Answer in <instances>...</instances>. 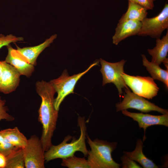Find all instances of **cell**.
Segmentation results:
<instances>
[{
	"instance_id": "cell-9",
	"label": "cell",
	"mask_w": 168,
	"mask_h": 168,
	"mask_svg": "<svg viewBox=\"0 0 168 168\" xmlns=\"http://www.w3.org/2000/svg\"><path fill=\"white\" fill-rule=\"evenodd\" d=\"M25 168H44L45 151L40 139L35 135L28 139L24 148Z\"/></svg>"
},
{
	"instance_id": "cell-25",
	"label": "cell",
	"mask_w": 168,
	"mask_h": 168,
	"mask_svg": "<svg viewBox=\"0 0 168 168\" xmlns=\"http://www.w3.org/2000/svg\"><path fill=\"white\" fill-rule=\"evenodd\" d=\"M121 160L122 161V167L123 168H141L142 167L136 163L135 161L130 159L124 155L121 157Z\"/></svg>"
},
{
	"instance_id": "cell-10",
	"label": "cell",
	"mask_w": 168,
	"mask_h": 168,
	"mask_svg": "<svg viewBox=\"0 0 168 168\" xmlns=\"http://www.w3.org/2000/svg\"><path fill=\"white\" fill-rule=\"evenodd\" d=\"M122 112L124 115L132 118L133 120L138 122L139 128H143L144 132L143 141L146 138L145 132L148 127L154 125L168 127V114L154 115L142 113L131 112L126 110H122Z\"/></svg>"
},
{
	"instance_id": "cell-7",
	"label": "cell",
	"mask_w": 168,
	"mask_h": 168,
	"mask_svg": "<svg viewBox=\"0 0 168 168\" xmlns=\"http://www.w3.org/2000/svg\"><path fill=\"white\" fill-rule=\"evenodd\" d=\"M124 89L125 93L123 100L116 104L117 112L132 108L144 113L154 111L162 114H168L167 110L161 108L144 97L131 92L128 88Z\"/></svg>"
},
{
	"instance_id": "cell-2",
	"label": "cell",
	"mask_w": 168,
	"mask_h": 168,
	"mask_svg": "<svg viewBox=\"0 0 168 168\" xmlns=\"http://www.w3.org/2000/svg\"><path fill=\"white\" fill-rule=\"evenodd\" d=\"M77 121L80 130V135L78 139H76L73 137L72 141L68 143V142L72 137L68 135L60 144L57 145H53L45 152L44 157L46 162L57 158H66L74 155L77 151L82 152L85 156L87 155L89 151L85 143L86 127L85 117L79 116Z\"/></svg>"
},
{
	"instance_id": "cell-6",
	"label": "cell",
	"mask_w": 168,
	"mask_h": 168,
	"mask_svg": "<svg viewBox=\"0 0 168 168\" xmlns=\"http://www.w3.org/2000/svg\"><path fill=\"white\" fill-rule=\"evenodd\" d=\"M121 75L126 85L135 94L148 99L157 95L159 88L152 77L131 76L124 72Z\"/></svg>"
},
{
	"instance_id": "cell-22",
	"label": "cell",
	"mask_w": 168,
	"mask_h": 168,
	"mask_svg": "<svg viewBox=\"0 0 168 168\" xmlns=\"http://www.w3.org/2000/svg\"><path fill=\"white\" fill-rule=\"evenodd\" d=\"M16 148L4 138L0 131V153L7 156Z\"/></svg>"
},
{
	"instance_id": "cell-17",
	"label": "cell",
	"mask_w": 168,
	"mask_h": 168,
	"mask_svg": "<svg viewBox=\"0 0 168 168\" xmlns=\"http://www.w3.org/2000/svg\"><path fill=\"white\" fill-rule=\"evenodd\" d=\"M128 1L127 10L119 20V23L129 20L141 22L147 17L148 12L146 8L138 4Z\"/></svg>"
},
{
	"instance_id": "cell-16",
	"label": "cell",
	"mask_w": 168,
	"mask_h": 168,
	"mask_svg": "<svg viewBox=\"0 0 168 168\" xmlns=\"http://www.w3.org/2000/svg\"><path fill=\"white\" fill-rule=\"evenodd\" d=\"M143 142L140 139L137 140L135 149L131 152H124V155L130 159L138 162L144 168H157L152 161L147 158L142 151Z\"/></svg>"
},
{
	"instance_id": "cell-11",
	"label": "cell",
	"mask_w": 168,
	"mask_h": 168,
	"mask_svg": "<svg viewBox=\"0 0 168 168\" xmlns=\"http://www.w3.org/2000/svg\"><path fill=\"white\" fill-rule=\"evenodd\" d=\"M8 54L5 61L14 67L21 75L30 77L35 70L34 66L17 49L10 45L7 46Z\"/></svg>"
},
{
	"instance_id": "cell-15",
	"label": "cell",
	"mask_w": 168,
	"mask_h": 168,
	"mask_svg": "<svg viewBox=\"0 0 168 168\" xmlns=\"http://www.w3.org/2000/svg\"><path fill=\"white\" fill-rule=\"evenodd\" d=\"M156 46L152 49H148L149 54L152 58L151 62L158 65L167 58L168 52V30L161 39H156Z\"/></svg>"
},
{
	"instance_id": "cell-19",
	"label": "cell",
	"mask_w": 168,
	"mask_h": 168,
	"mask_svg": "<svg viewBox=\"0 0 168 168\" xmlns=\"http://www.w3.org/2000/svg\"><path fill=\"white\" fill-rule=\"evenodd\" d=\"M2 134L7 141L14 146L24 148L27 140L17 127L0 131Z\"/></svg>"
},
{
	"instance_id": "cell-1",
	"label": "cell",
	"mask_w": 168,
	"mask_h": 168,
	"mask_svg": "<svg viewBox=\"0 0 168 168\" xmlns=\"http://www.w3.org/2000/svg\"><path fill=\"white\" fill-rule=\"evenodd\" d=\"M35 89L41 100L38 110V121L42 125L40 139L45 152L53 145L52 139L58 117V111L54 106V96L56 92L49 82L44 80L36 82Z\"/></svg>"
},
{
	"instance_id": "cell-27",
	"label": "cell",
	"mask_w": 168,
	"mask_h": 168,
	"mask_svg": "<svg viewBox=\"0 0 168 168\" xmlns=\"http://www.w3.org/2000/svg\"><path fill=\"white\" fill-rule=\"evenodd\" d=\"M6 156L0 153V168H6Z\"/></svg>"
},
{
	"instance_id": "cell-3",
	"label": "cell",
	"mask_w": 168,
	"mask_h": 168,
	"mask_svg": "<svg viewBox=\"0 0 168 168\" xmlns=\"http://www.w3.org/2000/svg\"><path fill=\"white\" fill-rule=\"evenodd\" d=\"M91 148L87 160L90 168H119L121 165L115 161L112 153L116 147V142H109L96 139L92 140L87 135Z\"/></svg>"
},
{
	"instance_id": "cell-24",
	"label": "cell",
	"mask_w": 168,
	"mask_h": 168,
	"mask_svg": "<svg viewBox=\"0 0 168 168\" xmlns=\"http://www.w3.org/2000/svg\"><path fill=\"white\" fill-rule=\"evenodd\" d=\"M8 109L6 105V101L0 96V121L5 120L12 121L14 120V117L8 113Z\"/></svg>"
},
{
	"instance_id": "cell-23",
	"label": "cell",
	"mask_w": 168,
	"mask_h": 168,
	"mask_svg": "<svg viewBox=\"0 0 168 168\" xmlns=\"http://www.w3.org/2000/svg\"><path fill=\"white\" fill-rule=\"evenodd\" d=\"M24 38L21 37H16L12 34L5 36L0 35V49L4 46H7L12 43L23 41Z\"/></svg>"
},
{
	"instance_id": "cell-20",
	"label": "cell",
	"mask_w": 168,
	"mask_h": 168,
	"mask_svg": "<svg viewBox=\"0 0 168 168\" xmlns=\"http://www.w3.org/2000/svg\"><path fill=\"white\" fill-rule=\"evenodd\" d=\"M6 168H25L24 148L16 147L13 151L6 156Z\"/></svg>"
},
{
	"instance_id": "cell-8",
	"label": "cell",
	"mask_w": 168,
	"mask_h": 168,
	"mask_svg": "<svg viewBox=\"0 0 168 168\" xmlns=\"http://www.w3.org/2000/svg\"><path fill=\"white\" fill-rule=\"evenodd\" d=\"M140 30L138 35L149 36L152 38H160L163 32L168 29V4L166 3L162 10L157 16L146 17L141 22Z\"/></svg>"
},
{
	"instance_id": "cell-21",
	"label": "cell",
	"mask_w": 168,
	"mask_h": 168,
	"mask_svg": "<svg viewBox=\"0 0 168 168\" xmlns=\"http://www.w3.org/2000/svg\"><path fill=\"white\" fill-rule=\"evenodd\" d=\"M61 165L68 168H90L87 160L74 155L62 159Z\"/></svg>"
},
{
	"instance_id": "cell-30",
	"label": "cell",
	"mask_w": 168,
	"mask_h": 168,
	"mask_svg": "<svg viewBox=\"0 0 168 168\" xmlns=\"http://www.w3.org/2000/svg\"><path fill=\"white\" fill-rule=\"evenodd\" d=\"M152 0L153 1H155V0Z\"/></svg>"
},
{
	"instance_id": "cell-14",
	"label": "cell",
	"mask_w": 168,
	"mask_h": 168,
	"mask_svg": "<svg viewBox=\"0 0 168 168\" xmlns=\"http://www.w3.org/2000/svg\"><path fill=\"white\" fill-rule=\"evenodd\" d=\"M57 37L54 34L46 40L43 43L36 46L21 48L16 45L17 49L34 66L36 65L37 59L40 54L47 47L49 46Z\"/></svg>"
},
{
	"instance_id": "cell-4",
	"label": "cell",
	"mask_w": 168,
	"mask_h": 168,
	"mask_svg": "<svg viewBox=\"0 0 168 168\" xmlns=\"http://www.w3.org/2000/svg\"><path fill=\"white\" fill-rule=\"evenodd\" d=\"M98 64L99 61H96L85 71L72 76L68 75L65 69L59 77L49 82L57 93V96L54 100V106L55 110L59 111L60 105L65 98L70 94L74 93L75 86L80 78L93 67Z\"/></svg>"
},
{
	"instance_id": "cell-12",
	"label": "cell",
	"mask_w": 168,
	"mask_h": 168,
	"mask_svg": "<svg viewBox=\"0 0 168 168\" xmlns=\"http://www.w3.org/2000/svg\"><path fill=\"white\" fill-rule=\"evenodd\" d=\"M20 75L14 67L5 62L0 84V92L8 94L14 91L19 85Z\"/></svg>"
},
{
	"instance_id": "cell-5",
	"label": "cell",
	"mask_w": 168,
	"mask_h": 168,
	"mask_svg": "<svg viewBox=\"0 0 168 168\" xmlns=\"http://www.w3.org/2000/svg\"><path fill=\"white\" fill-rule=\"evenodd\" d=\"M101 65L100 70L103 77L102 85L112 83L117 87L119 94L121 96L123 94V89H128L122 76L124 72V67L126 62L122 59L116 63H110L100 58L99 60Z\"/></svg>"
},
{
	"instance_id": "cell-28",
	"label": "cell",
	"mask_w": 168,
	"mask_h": 168,
	"mask_svg": "<svg viewBox=\"0 0 168 168\" xmlns=\"http://www.w3.org/2000/svg\"><path fill=\"white\" fill-rule=\"evenodd\" d=\"M5 62V61H0V84Z\"/></svg>"
},
{
	"instance_id": "cell-13",
	"label": "cell",
	"mask_w": 168,
	"mask_h": 168,
	"mask_svg": "<svg viewBox=\"0 0 168 168\" xmlns=\"http://www.w3.org/2000/svg\"><path fill=\"white\" fill-rule=\"evenodd\" d=\"M141 26V22L136 20H129L118 22L112 37L113 43L117 45L126 38L138 35Z\"/></svg>"
},
{
	"instance_id": "cell-26",
	"label": "cell",
	"mask_w": 168,
	"mask_h": 168,
	"mask_svg": "<svg viewBox=\"0 0 168 168\" xmlns=\"http://www.w3.org/2000/svg\"><path fill=\"white\" fill-rule=\"evenodd\" d=\"M138 4L148 10H152L154 7L153 1L152 0H128Z\"/></svg>"
},
{
	"instance_id": "cell-18",
	"label": "cell",
	"mask_w": 168,
	"mask_h": 168,
	"mask_svg": "<svg viewBox=\"0 0 168 168\" xmlns=\"http://www.w3.org/2000/svg\"><path fill=\"white\" fill-rule=\"evenodd\" d=\"M142 64L150 74L153 80H157L163 82L168 88V69L164 70L159 65L149 61L144 54H142Z\"/></svg>"
},
{
	"instance_id": "cell-29",
	"label": "cell",
	"mask_w": 168,
	"mask_h": 168,
	"mask_svg": "<svg viewBox=\"0 0 168 168\" xmlns=\"http://www.w3.org/2000/svg\"><path fill=\"white\" fill-rule=\"evenodd\" d=\"M164 65L166 68V69H168V59L166 58V59L163 62Z\"/></svg>"
}]
</instances>
